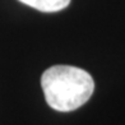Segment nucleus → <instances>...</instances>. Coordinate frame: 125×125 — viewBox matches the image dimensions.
I'll list each match as a JSON object with an SVG mask.
<instances>
[{
	"instance_id": "obj_2",
	"label": "nucleus",
	"mask_w": 125,
	"mask_h": 125,
	"mask_svg": "<svg viewBox=\"0 0 125 125\" xmlns=\"http://www.w3.org/2000/svg\"><path fill=\"white\" fill-rule=\"evenodd\" d=\"M19 1L43 13L59 12L70 4V0H19Z\"/></svg>"
},
{
	"instance_id": "obj_1",
	"label": "nucleus",
	"mask_w": 125,
	"mask_h": 125,
	"mask_svg": "<svg viewBox=\"0 0 125 125\" xmlns=\"http://www.w3.org/2000/svg\"><path fill=\"white\" fill-rule=\"evenodd\" d=\"M41 87L51 109L69 112L79 109L91 98L94 82L84 69L72 65H54L43 72Z\"/></svg>"
}]
</instances>
